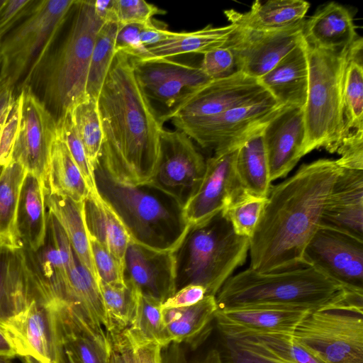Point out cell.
I'll return each instance as SVG.
<instances>
[{
  "label": "cell",
  "mask_w": 363,
  "mask_h": 363,
  "mask_svg": "<svg viewBox=\"0 0 363 363\" xmlns=\"http://www.w3.org/2000/svg\"><path fill=\"white\" fill-rule=\"evenodd\" d=\"M341 171L336 160L302 164L289 178L271 186L250 238V268L261 273L306 267L304 250L320 226L334 182Z\"/></svg>",
  "instance_id": "cell-1"
},
{
  "label": "cell",
  "mask_w": 363,
  "mask_h": 363,
  "mask_svg": "<svg viewBox=\"0 0 363 363\" xmlns=\"http://www.w3.org/2000/svg\"><path fill=\"white\" fill-rule=\"evenodd\" d=\"M97 101L104 136L99 166L118 183L147 184L158 162L163 124L125 53L116 52Z\"/></svg>",
  "instance_id": "cell-2"
},
{
  "label": "cell",
  "mask_w": 363,
  "mask_h": 363,
  "mask_svg": "<svg viewBox=\"0 0 363 363\" xmlns=\"http://www.w3.org/2000/svg\"><path fill=\"white\" fill-rule=\"evenodd\" d=\"M216 299L220 311L363 307V292L349 290L309 266L268 273L249 267L228 279Z\"/></svg>",
  "instance_id": "cell-3"
},
{
  "label": "cell",
  "mask_w": 363,
  "mask_h": 363,
  "mask_svg": "<svg viewBox=\"0 0 363 363\" xmlns=\"http://www.w3.org/2000/svg\"><path fill=\"white\" fill-rule=\"evenodd\" d=\"M249 247L250 239L234 232L223 211L189 225L173 251L176 291L196 284L206 289V296H216L235 269L244 264Z\"/></svg>",
  "instance_id": "cell-4"
},
{
  "label": "cell",
  "mask_w": 363,
  "mask_h": 363,
  "mask_svg": "<svg viewBox=\"0 0 363 363\" xmlns=\"http://www.w3.org/2000/svg\"><path fill=\"white\" fill-rule=\"evenodd\" d=\"M94 177L98 192L119 217L130 240L157 251H174L189 227L175 200L148 185L118 183L99 164Z\"/></svg>",
  "instance_id": "cell-5"
},
{
  "label": "cell",
  "mask_w": 363,
  "mask_h": 363,
  "mask_svg": "<svg viewBox=\"0 0 363 363\" xmlns=\"http://www.w3.org/2000/svg\"><path fill=\"white\" fill-rule=\"evenodd\" d=\"M69 30L51 52L38 75L43 102L56 119L86 99L89 64L96 36L104 23L96 14L93 0H77Z\"/></svg>",
  "instance_id": "cell-6"
},
{
  "label": "cell",
  "mask_w": 363,
  "mask_h": 363,
  "mask_svg": "<svg viewBox=\"0 0 363 363\" xmlns=\"http://www.w3.org/2000/svg\"><path fill=\"white\" fill-rule=\"evenodd\" d=\"M348 48L332 51L306 43L308 83L303 108L304 155L320 147L331 153L335 152L341 141L344 127L343 87Z\"/></svg>",
  "instance_id": "cell-7"
},
{
  "label": "cell",
  "mask_w": 363,
  "mask_h": 363,
  "mask_svg": "<svg viewBox=\"0 0 363 363\" xmlns=\"http://www.w3.org/2000/svg\"><path fill=\"white\" fill-rule=\"evenodd\" d=\"M76 0L35 1L0 43L1 71L18 90L35 82Z\"/></svg>",
  "instance_id": "cell-8"
},
{
  "label": "cell",
  "mask_w": 363,
  "mask_h": 363,
  "mask_svg": "<svg viewBox=\"0 0 363 363\" xmlns=\"http://www.w3.org/2000/svg\"><path fill=\"white\" fill-rule=\"evenodd\" d=\"M292 337L322 363H363V308L347 306L313 311Z\"/></svg>",
  "instance_id": "cell-9"
},
{
  "label": "cell",
  "mask_w": 363,
  "mask_h": 363,
  "mask_svg": "<svg viewBox=\"0 0 363 363\" xmlns=\"http://www.w3.org/2000/svg\"><path fill=\"white\" fill-rule=\"evenodd\" d=\"M285 106L269 94L210 119L172 123L201 147L220 154L238 149L249 138L262 130Z\"/></svg>",
  "instance_id": "cell-10"
},
{
  "label": "cell",
  "mask_w": 363,
  "mask_h": 363,
  "mask_svg": "<svg viewBox=\"0 0 363 363\" xmlns=\"http://www.w3.org/2000/svg\"><path fill=\"white\" fill-rule=\"evenodd\" d=\"M16 101L18 122L11 159L47 184L56 119L30 86L20 89Z\"/></svg>",
  "instance_id": "cell-11"
},
{
  "label": "cell",
  "mask_w": 363,
  "mask_h": 363,
  "mask_svg": "<svg viewBox=\"0 0 363 363\" xmlns=\"http://www.w3.org/2000/svg\"><path fill=\"white\" fill-rule=\"evenodd\" d=\"M206 164L203 156L185 133L163 128L158 162L145 185L168 195L184 208L200 185Z\"/></svg>",
  "instance_id": "cell-12"
},
{
  "label": "cell",
  "mask_w": 363,
  "mask_h": 363,
  "mask_svg": "<svg viewBox=\"0 0 363 363\" xmlns=\"http://www.w3.org/2000/svg\"><path fill=\"white\" fill-rule=\"evenodd\" d=\"M130 59L135 77L151 105L155 102L164 108L159 119L212 80L200 67L170 58Z\"/></svg>",
  "instance_id": "cell-13"
},
{
  "label": "cell",
  "mask_w": 363,
  "mask_h": 363,
  "mask_svg": "<svg viewBox=\"0 0 363 363\" xmlns=\"http://www.w3.org/2000/svg\"><path fill=\"white\" fill-rule=\"evenodd\" d=\"M303 260L305 266L345 288L363 292V241L319 227L304 250Z\"/></svg>",
  "instance_id": "cell-14"
},
{
  "label": "cell",
  "mask_w": 363,
  "mask_h": 363,
  "mask_svg": "<svg viewBox=\"0 0 363 363\" xmlns=\"http://www.w3.org/2000/svg\"><path fill=\"white\" fill-rule=\"evenodd\" d=\"M269 94L258 79L239 72L227 78L211 80L160 121L162 124L167 121H204Z\"/></svg>",
  "instance_id": "cell-15"
},
{
  "label": "cell",
  "mask_w": 363,
  "mask_h": 363,
  "mask_svg": "<svg viewBox=\"0 0 363 363\" xmlns=\"http://www.w3.org/2000/svg\"><path fill=\"white\" fill-rule=\"evenodd\" d=\"M55 303L34 301L0 325L16 356L30 357L40 363H57L62 346L57 328Z\"/></svg>",
  "instance_id": "cell-16"
},
{
  "label": "cell",
  "mask_w": 363,
  "mask_h": 363,
  "mask_svg": "<svg viewBox=\"0 0 363 363\" xmlns=\"http://www.w3.org/2000/svg\"><path fill=\"white\" fill-rule=\"evenodd\" d=\"M304 21L275 31L255 30L237 26L225 45L234 52L239 71L259 79L302 40Z\"/></svg>",
  "instance_id": "cell-17"
},
{
  "label": "cell",
  "mask_w": 363,
  "mask_h": 363,
  "mask_svg": "<svg viewBox=\"0 0 363 363\" xmlns=\"http://www.w3.org/2000/svg\"><path fill=\"white\" fill-rule=\"evenodd\" d=\"M237 150L214 154L206 160L202 181L183 208L184 217L189 225L203 221L224 210L245 191L235 174Z\"/></svg>",
  "instance_id": "cell-18"
},
{
  "label": "cell",
  "mask_w": 363,
  "mask_h": 363,
  "mask_svg": "<svg viewBox=\"0 0 363 363\" xmlns=\"http://www.w3.org/2000/svg\"><path fill=\"white\" fill-rule=\"evenodd\" d=\"M271 182L285 177L304 156L303 108L286 106L262 132Z\"/></svg>",
  "instance_id": "cell-19"
},
{
  "label": "cell",
  "mask_w": 363,
  "mask_h": 363,
  "mask_svg": "<svg viewBox=\"0 0 363 363\" xmlns=\"http://www.w3.org/2000/svg\"><path fill=\"white\" fill-rule=\"evenodd\" d=\"M57 328L62 346L81 363H111V346L103 326L79 308L55 303Z\"/></svg>",
  "instance_id": "cell-20"
},
{
  "label": "cell",
  "mask_w": 363,
  "mask_h": 363,
  "mask_svg": "<svg viewBox=\"0 0 363 363\" xmlns=\"http://www.w3.org/2000/svg\"><path fill=\"white\" fill-rule=\"evenodd\" d=\"M124 280L141 294L162 302L176 291L173 251H157L130 240L124 257Z\"/></svg>",
  "instance_id": "cell-21"
},
{
  "label": "cell",
  "mask_w": 363,
  "mask_h": 363,
  "mask_svg": "<svg viewBox=\"0 0 363 363\" xmlns=\"http://www.w3.org/2000/svg\"><path fill=\"white\" fill-rule=\"evenodd\" d=\"M319 227L363 241V170L341 168L325 203Z\"/></svg>",
  "instance_id": "cell-22"
},
{
  "label": "cell",
  "mask_w": 363,
  "mask_h": 363,
  "mask_svg": "<svg viewBox=\"0 0 363 363\" xmlns=\"http://www.w3.org/2000/svg\"><path fill=\"white\" fill-rule=\"evenodd\" d=\"M310 313L271 308L218 309L215 321L221 335L226 337L263 333L292 335Z\"/></svg>",
  "instance_id": "cell-23"
},
{
  "label": "cell",
  "mask_w": 363,
  "mask_h": 363,
  "mask_svg": "<svg viewBox=\"0 0 363 363\" xmlns=\"http://www.w3.org/2000/svg\"><path fill=\"white\" fill-rule=\"evenodd\" d=\"M34 301L45 303L32 282L23 247L0 246V325Z\"/></svg>",
  "instance_id": "cell-24"
},
{
  "label": "cell",
  "mask_w": 363,
  "mask_h": 363,
  "mask_svg": "<svg viewBox=\"0 0 363 363\" xmlns=\"http://www.w3.org/2000/svg\"><path fill=\"white\" fill-rule=\"evenodd\" d=\"M258 80L279 103L303 108L308 83L306 43L303 37L296 48Z\"/></svg>",
  "instance_id": "cell-25"
},
{
  "label": "cell",
  "mask_w": 363,
  "mask_h": 363,
  "mask_svg": "<svg viewBox=\"0 0 363 363\" xmlns=\"http://www.w3.org/2000/svg\"><path fill=\"white\" fill-rule=\"evenodd\" d=\"M352 16L344 6L332 1L304 21L303 37L312 47L341 51L359 37Z\"/></svg>",
  "instance_id": "cell-26"
},
{
  "label": "cell",
  "mask_w": 363,
  "mask_h": 363,
  "mask_svg": "<svg viewBox=\"0 0 363 363\" xmlns=\"http://www.w3.org/2000/svg\"><path fill=\"white\" fill-rule=\"evenodd\" d=\"M23 249L32 282L47 303L62 301L66 284V269L48 222L44 244L37 250Z\"/></svg>",
  "instance_id": "cell-27"
},
{
  "label": "cell",
  "mask_w": 363,
  "mask_h": 363,
  "mask_svg": "<svg viewBox=\"0 0 363 363\" xmlns=\"http://www.w3.org/2000/svg\"><path fill=\"white\" fill-rule=\"evenodd\" d=\"M47 190L45 182L27 172L16 214V230L24 249L35 251L44 244L48 225Z\"/></svg>",
  "instance_id": "cell-28"
},
{
  "label": "cell",
  "mask_w": 363,
  "mask_h": 363,
  "mask_svg": "<svg viewBox=\"0 0 363 363\" xmlns=\"http://www.w3.org/2000/svg\"><path fill=\"white\" fill-rule=\"evenodd\" d=\"M310 4L303 0L255 1L249 11L225 10L230 23L260 31H275L291 27L304 20Z\"/></svg>",
  "instance_id": "cell-29"
},
{
  "label": "cell",
  "mask_w": 363,
  "mask_h": 363,
  "mask_svg": "<svg viewBox=\"0 0 363 363\" xmlns=\"http://www.w3.org/2000/svg\"><path fill=\"white\" fill-rule=\"evenodd\" d=\"M214 296L182 308H162L163 321L169 343H187L197 347L210 335L218 311Z\"/></svg>",
  "instance_id": "cell-30"
},
{
  "label": "cell",
  "mask_w": 363,
  "mask_h": 363,
  "mask_svg": "<svg viewBox=\"0 0 363 363\" xmlns=\"http://www.w3.org/2000/svg\"><path fill=\"white\" fill-rule=\"evenodd\" d=\"M83 211L89 238L99 242L124 266L130 238L115 211L98 191H89L83 201Z\"/></svg>",
  "instance_id": "cell-31"
},
{
  "label": "cell",
  "mask_w": 363,
  "mask_h": 363,
  "mask_svg": "<svg viewBox=\"0 0 363 363\" xmlns=\"http://www.w3.org/2000/svg\"><path fill=\"white\" fill-rule=\"evenodd\" d=\"M45 203L48 211L57 219L65 233L80 263L99 282V278L93 259L90 240L86 228L83 201L50 193L47 190Z\"/></svg>",
  "instance_id": "cell-32"
},
{
  "label": "cell",
  "mask_w": 363,
  "mask_h": 363,
  "mask_svg": "<svg viewBox=\"0 0 363 363\" xmlns=\"http://www.w3.org/2000/svg\"><path fill=\"white\" fill-rule=\"evenodd\" d=\"M236 28V25L230 23L222 27L208 25L200 30L191 32L171 31L167 39L147 48L145 59H171L188 53L203 55L225 45Z\"/></svg>",
  "instance_id": "cell-33"
},
{
  "label": "cell",
  "mask_w": 363,
  "mask_h": 363,
  "mask_svg": "<svg viewBox=\"0 0 363 363\" xmlns=\"http://www.w3.org/2000/svg\"><path fill=\"white\" fill-rule=\"evenodd\" d=\"M343 118L341 141L350 136L363 134V40L360 36L347 50L343 87Z\"/></svg>",
  "instance_id": "cell-34"
},
{
  "label": "cell",
  "mask_w": 363,
  "mask_h": 363,
  "mask_svg": "<svg viewBox=\"0 0 363 363\" xmlns=\"http://www.w3.org/2000/svg\"><path fill=\"white\" fill-rule=\"evenodd\" d=\"M262 132L254 134L238 147L235 169L238 182L245 192L267 198L272 182Z\"/></svg>",
  "instance_id": "cell-35"
},
{
  "label": "cell",
  "mask_w": 363,
  "mask_h": 363,
  "mask_svg": "<svg viewBox=\"0 0 363 363\" xmlns=\"http://www.w3.org/2000/svg\"><path fill=\"white\" fill-rule=\"evenodd\" d=\"M26 174V170L11 159L0 165V246L22 247L16 230V214Z\"/></svg>",
  "instance_id": "cell-36"
},
{
  "label": "cell",
  "mask_w": 363,
  "mask_h": 363,
  "mask_svg": "<svg viewBox=\"0 0 363 363\" xmlns=\"http://www.w3.org/2000/svg\"><path fill=\"white\" fill-rule=\"evenodd\" d=\"M47 184L50 193L77 202H82L89 193L81 171L58 134L53 145Z\"/></svg>",
  "instance_id": "cell-37"
},
{
  "label": "cell",
  "mask_w": 363,
  "mask_h": 363,
  "mask_svg": "<svg viewBox=\"0 0 363 363\" xmlns=\"http://www.w3.org/2000/svg\"><path fill=\"white\" fill-rule=\"evenodd\" d=\"M232 338L264 357L282 363H322L296 342L292 335L263 333Z\"/></svg>",
  "instance_id": "cell-38"
},
{
  "label": "cell",
  "mask_w": 363,
  "mask_h": 363,
  "mask_svg": "<svg viewBox=\"0 0 363 363\" xmlns=\"http://www.w3.org/2000/svg\"><path fill=\"white\" fill-rule=\"evenodd\" d=\"M125 282L124 285H111L99 281L108 320L106 333L123 331L134 318L140 291L129 281Z\"/></svg>",
  "instance_id": "cell-39"
},
{
  "label": "cell",
  "mask_w": 363,
  "mask_h": 363,
  "mask_svg": "<svg viewBox=\"0 0 363 363\" xmlns=\"http://www.w3.org/2000/svg\"><path fill=\"white\" fill-rule=\"evenodd\" d=\"M162 303L140 292L134 318L124 333L134 340L154 342L162 348L168 347L170 343L163 321Z\"/></svg>",
  "instance_id": "cell-40"
},
{
  "label": "cell",
  "mask_w": 363,
  "mask_h": 363,
  "mask_svg": "<svg viewBox=\"0 0 363 363\" xmlns=\"http://www.w3.org/2000/svg\"><path fill=\"white\" fill-rule=\"evenodd\" d=\"M69 112L89 162L95 170L99 162L104 138L98 101L87 97Z\"/></svg>",
  "instance_id": "cell-41"
},
{
  "label": "cell",
  "mask_w": 363,
  "mask_h": 363,
  "mask_svg": "<svg viewBox=\"0 0 363 363\" xmlns=\"http://www.w3.org/2000/svg\"><path fill=\"white\" fill-rule=\"evenodd\" d=\"M120 26L106 22L96 36L91 52L86 84L88 97L98 99L116 54L115 41Z\"/></svg>",
  "instance_id": "cell-42"
},
{
  "label": "cell",
  "mask_w": 363,
  "mask_h": 363,
  "mask_svg": "<svg viewBox=\"0 0 363 363\" xmlns=\"http://www.w3.org/2000/svg\"><path fill=\"white\" fill-rule=\"evenodd\" d=\"M266 201L267 198L243 191L223 212L234 232L250 239L255 232Z\"/></svg>",
  "instance_id": "cell-43"
},
{
  "label": "cell",
  "mask_w": 363,
  "mask_h": 363,
  "mask_svg": "<svg viewBox=\"0 0 363 363\" xmlns=\"http://www.w3.org/2000/svg\"><path fill=\"white\" fill-rule=\"evenodd\" d=\"M57 134L65 143L73 160L78 166L89 191H98L94 170L90 165L84 147L81 142L69 112L57 120Z\"/></svg>",
  "instance_id": "cell-44"
},
{
  "label": "cell",
  "mask_w": 363,
  "mask_h": 363,
  "mask_svg": "<svg viewBox=\"0 0 363 363\" xmlns=\"http://www.w3.org/2000/svg\"><path fill=\"white\" fill-rule=\"evenodd\" d=\"M106 334L118 345L126 363H162V347L159 344L132 340L123 331Z\"/></svg>",
  "instance_id": "cell-45"
},
{
  "label": "cell",
  "mask_w": 363,
  "mask_h": 363,
  "mask_svg": "<svg viewBox=\"0 0 363 363\" xmlns=\"http://www.w3.org/2000/svg\"><path fill=\"white\" fill-rule=\"evenodd\" d=\"M116 22L120 26L127 24L149 25L155 15L164 10L144 0H114Z\"/></svg>",
  "instance_id": "cell-46"
},
{
  "label": "cell",
  "mask_w": 363,
  "mask_h": 363,
  "mask_svg": "<svg viewBox=\"0 0 363 363\" xmlns=\"http://www.w3.org/2000/svg\"><path fill=\"white\" fill-rule=\"evenodd\" d=\"M203 55L199 67L212 80L227 78L240 72L234 52L225 45Z\"/></svg>",
  "instance_id": "cell-47"
},
{
  "label": "cell",
  "mask_w": 363,
  "mask_h": 363,
  "mask_svg": "<svg viewBox=\"0 0 363 363\" xmlns=\"http://www.w3.org/2000/svg\"><path fill=\"white\" fill-rule=\"evenodd\" d=\"M89 240L99 280L111 285H124V266L99 242Z\"/></svg>",
  "instance_id": "cell-48"
},
{
  "label": "cell",
  "mask_w": 363,
  "mask_h": 363,
  "mask_svg": "<svg viewBox=\"0 0 363 363\" xmlns=\"http://www.w3.org/2000/svg\"><path fill=\"white\" fill-rule=\"evenodd\" d=\"M143 25L127 24L119 27L115 41V51L122 52L130 58L144 60L147 50L140 40V31Z\"/></svg>",
  "instance_id": "cell-49"
},
{
  "label": "cell",
  "mask_w": 363,
  "mask_h": 363,
  "mask_svg": "<svg viewBox=\"0 0 363 363\" xmlns=\"http://www.w3.org/2000/svg\"><path fill=\"white\" fill-rule=\"evenodd\" d=\"M223 363H282L264 357L243 345L237 340L222 336Z\"/></svg>",
  "instance_id": "cell-50"
},
{
  "label": "cell",
  "mask_w": 363,
  "mask_h": 363,
  "mask_svg": "<svg viewBox=\"0 0 363 363\" xmlns=\"http://www.w3.org/2000/svg\"><path fill=\"white\" fill-rule=\"evenodd\" d=\"M35 1L0 0V43L18 21L27 16Z\"/></svg>",
  "instance_id": "cell-51"
},
{
  "label": "cell",
  "mask_w": 363,
  "mask_h": 363,
  "mask_svg": "<svg viewBox=\"0 0 363 363\" xmlns=\"http://www.w3.org/2000/svg\"><path fill=\"white\" fill-rule=\"evenodd\" d=\"M335 152L340 155L336 162L341 168L363 170V134L344 138Z\"/></svg>",
  "instance_id": "cell-52"
},
{
  "label": "cell",
  "mask_w": 363,
  "mask_h": 363,
  "mask_svg": "<svg viewBox=\"0 0 363 363\" xmlns=\"http://www.w3.org/2000/svg\"><path fill=\"white\" fill-rule=\"evenodd\" d=\"M206 296V289L200 285L189 284L177 290L162 303V308H177L194 305Z\"/></svg>",
  "instance_id": "cell-53"
},
{
  "label": "cell",
  "mask_w": 363,
  "mask_h": 363,
  "mask_svg": "<svg viewBox=\"0 0 363 363\" xmlns=\"http://www.w3.org/2000/svg\"><path fill=\"white\" fill-rule=\"evenodd\" d=\"M162 363H223L220 352L216 349L210 350L202 357L191 362H188L177 347H172L168 351L164 357H162Z\"/></svg>",
  "instance_id": "cell-54"
},
{
  "label": "cell",
  "mask_w": 363,
  "mask_h": 363,
  "mask_svg": "<svg viewBox=\"0 0 363 363\" xmlns=\"http://www.w3.org/2000/svg\"><path fill=\"white\" fill-rule=\"evenodd\" d=\"M15 89L10 79L0 88V132L13 107L16 99Z\"/></svg>",
  "instance_id": "cell-55"
},
{
  "label": "cell",
  "mask_w": 363,
  "mask_h": 363,
  "mask_svg": "<svg viewBox=\"0 0 363 363\" xmlns=\"http://www.w3.org/2000/svg\"><path fill=\"white\" fill-rule=\"evenodd\" d=\"M171 31L159 28L153 23L143 26L140 31V40L143 45L147 48L167 39Z\"/></svg>",
  "instance_id": "cell-56"
},
{
  "label": "cell",
  "mask_w": 363,
  "mask_h": 363,
  "mask_svg": "<svg viewBox=\"0 0 363 363\" xmlns=\"http://www.w3.org/2000/svg\"><path fill=\"white\" fill-rule=\"evenodd\" d=\"M94 9L96 16L104 23L116 22L114 0L94 1Z\"/></svg>",
  "instance_id": "cell-57"
},
{
  "label": "cell",
  "mask_w": 363,
  "mask_h": 363,
  "mask_svg": "<svg viewBox=\"0 0 363 363\" xmlns=\"http://www.w3.org/2000/svg\"><path fill=\"white\" fill-rule=\"evenodd\" d=\"M0 355L9 356L14 358L16 354L9 341L0 330Z\"/></svg>",
  "instance_id": "cell-58"
},
{
  "label": "cell",
  "mask_w": 363,
  "mask_h": 363,
  "mask_svg": "<svg viewBox=\"0 0 363 363\" xmlns=\"http://www.w3.org/2000/svg\"><path fill=\"white\" fill-rule=\"evenodd\" d=\"M108 339L111 346V363H126L118 345L111 339Z\"/></svg>",
  "instance_id": "cell-59"
},
{
  "label": "cell",
  "mask_w": 363,
  "mask_h": 363,
  "mask_svg": "<svg viewBox=\"0 0 363 363\" xmlns=\"http://www.w3.org/2000/svg\"><path fill=\"white\" fill-rule=\"evenodd\" d=\"M57 363H81L70 352L62 347Z\"/></svg>",
  "instance_id": "cell-60"
},
{
  "label": "cell",
  "mask_w": 363,
  "mask_h": 363,
  "mask_svg": "<svg viewBox=\"0 0 363 363\" xmlns=\"http://www.w3.org/2000/svg\"><path fill=\"white\" fill-rule=\"evenodd\" d=\"M1 68H2V57L0 55V88L9 80V77L2 72Z\"/></svg>",
  "instance_id": "cell-61"
},
{
  "label": "cell",
  "mask_w": 363,
  "mask_h": 363,
  "mask_svg": "<svg viewBox=\"0 0 363 363\" xmlns=\"http://www.w3.org/2000/svg\"><path fill=\"white\" fill-rule=\"evenodd\" d=\"M13 357L6 355H0V363H13Z\"/></svg>",
  "instance_id": "cell-62"
},
{
  "label": "cell",
  "mask_w": 363,
  "mask_h": 363,
  "mask_svg": "<svg viewBox=\"0 0 363 363\" xmlns=\"http://www.w3.org/2000/svg\"><path fill=\"white\" fill-rule=\"evenodd\" d=\"M1 131L0 132V165L5 164V161L4 159L3 153H2V147H1Z\"/></svg>",
  "instance_id": "cell-63"
},
{
  "label": "cell",
  "mask_w": 363,
  "mask_h": 363,
  "mask_svg": "<svg viewBox=\"0 0 363 363\" xmlns=\"http://www.w3.org/2000/svg\"><path fill=\"white\" fill-rule=\"evenodd\" d=\"M24 363H40L38 361L35 360V359L30 357H23Z\"/></svg>",
  "instance_id": "cell-64"
}]
</instances>
